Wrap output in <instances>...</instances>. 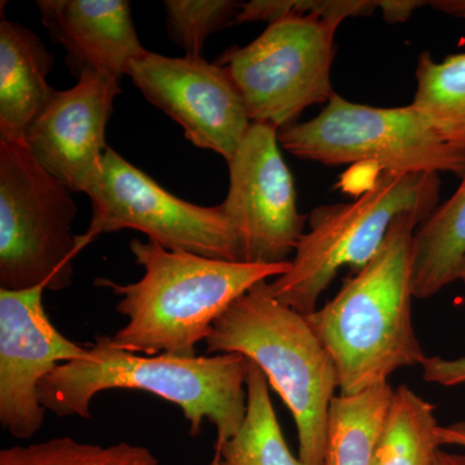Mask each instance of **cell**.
<instances>
[{"label": "cell", "instance_id": "1", "mask_svg": "<svg viewBox=\"0 0 465 465\" xmlns=\"http://www.w3.org/2000/svg\"><path fill=\"white\" fill-rule=\"evenodd\" d=\"M425 219L420 211L397 217L371 262L305 316L335 363L344 396L390 382L427 358L412 322V241Z\"/></svg>", "mask_w": 465, "mask_h": 465}, {"label": "cell", "instance_id": "2", "mask_svg": "<svg viewBox=\"0 0 465 465\" xmlns=\"http://www.w3.org/2000/svg\"><path fill=\"white\" fill-rule=\"evenodd\" d=\"M131 252L145 273L134 283L97 278L96 286L121 296L116 311L127 323L112 338L115 347L143 356L197 357L217 318L232 302L269 278L287 273L291 262L249 264L164 249L133 240Z\"/></svg>", "mask_w": 465, "mask_h": 465}, {"label": "cell", "instance_id": "3", "mask_svg": "<svg viewBox=\"0 0 465 465\" xmlns=\"http://www.w3.org/2000/svg\"><path fill=\"white\" fill-rule=\"evenodd\" d=\"M250 361L238 353L180 358L143 356L115 347L97 335L87 354L61 363L38 388L42 406L52 414L91 419V402L104 391H143L183 410L192 436L204 421L216 427L215 448L231 440L247 410Z\"/></svg>", "mask_w": 465, "mask_h": 465}, {"label": "cell", "instance_id": "4", "mask_svg": "<svg viewBox=\"0 0 465 465\" xmlns=\"http://www.w3.org/2000/svg\"><path fill=\"white\" fill-rule=\"evenodd\" d=\"M207 353H238L252 361L289 407L304 465H324L330 406L339 376L307 318L255 284L213 323Z\"/></svg>", "mask_w": 465, "mask_h": 465}, {"label": "cell", "instance_id": "5", "mask_svg": "<svg viewBox=\"0 0 465 465\" xmlns=\"http://www.w3.org/2000/svg\"><path fill=\"white\" fill-rule=\"evenodd\" d=\"M440 189L439 173L379 171L356 200L314 208L290 271L269 283L274 298L302 316L313 313L342 268L356 274L371 262L397 217L407 211L430 217Z\"/></svg>", "mask_w": 465, "mask_h": 465}, {"label": "cell", "instance_id": "6", "mask_svg": "<svg viewBox=\"0 0 465 465\" xmlns=\"http://www.w3.org/2000/svg\"><path fill=\"white\" fill-rule=\"evenodd\" d=\"M290 154L324 166L375 164L401 173L463 176L465 149L450 143L414 105L375 108L335 94L313 119L278 131Z\"/></svg>", "mask_w": 465, "mask_h": 465}, {"label": "cell", "instance_id": "7", "mask_svg": "<svg viewBox=\"0 0 465 465\" xmlns=\"http://www.w3.org/2000/svg\"><path fill=\"white\" fill-rule=\"evenodd\" d=\"M73 192L24 143L0 142V290L70 287L84 249L73 232Z\"/></svg>", "mask_w": 465, "mask_h": 465}, {"label": "cell", "instance_id": "8", "mask_svg": "<svg viewBox=\"0 0 465 465\" xmlns=\"http://www.w3.org/2000/svg\"><path fill=\"white\" fill-rule=\"evenodd\" d=\"M344 18L309 14L269 24L255 41L219 58L241 92L252 124L281 131L333 94L335 35Z\"/></svg>", "mask_w": 465, "mask_h": 465}, {"label": "cell", "instance_id": "9", "mask_svg": "<svg viewBox=\"0 0 465 465\" xmlns=\"http://www.w3.org/2000/svg\"><path fill=\"white\" fill-rule=\"evenodd\" d=\"M85 194L92 219L81 235L84 247L105 232L134 229L167 250L242 262L237 235L220 204L202 207L180 200L110 146Z\"/></svg>", "mask_w": 465, "mask_h": 465}, {"label": "cell", "instance_id": "10", "mask_svg": "<svg viewBox=\"0 0 465 465\" xmlns=\"http://www.w3.org/2000/svg\"><path fill=\"white\" fill-rule=\"evenodd\" d=\"M228 166V195L220 206L237 235L241 262H290L305 234L308 216L299 211L293 177L281 154L278 130L251 124Z\"/></svg>", "mask_w": 465, "mask_h": 465}, {"label": "cell", "instance_id": "11", "mask_svg": "<svg viewBox=\"0 0 465 465\" xmlns=\"http://www.w3.org/2000/svg\"><path fill=\"white\" fill-rule=\"evenodd\" d=\"M127 75L153 105L182 125L186 139L231 161L249 133L246 104L228 72L203 57L146 52Z\"/></svg>", "mask_w": 465, "mask_h": 465}, {"label": "cell", "instance_id": "12", "mask_svg": "<svg viewBox=\"0 0 465 465\" xmlns=\"http://www.w3.org/2000/svg\"><path fill=\"white\" fill-rule=\"evenodd\" d=\"M45 287L0 290V424L18 440L41 430L47 410L39 384L61 363L87 354L58 331L43 307Z\"/></svg>", "mask_w": 465, "mask_h": 465}, {"label": "cell", "instance_id": "13", "mask_svg": "<svg viewBox=\"0 0 465 465\" xmlns=\"http://www.w3.org/2000/svg\"><path fill=\"white\" fill-rule=\"evenodd\" d=\"M119 94L118 81L85 72L74 87L54 91L27 130L33 157L73 193L85 194L99 176L109 149L106 125Z\"/></svg>", "mask_w": 465, "mask_h": 465}, {"label": "cell", "instance_id": "14", "mask_svg": "<svg viewBox=\"0 0 465 465\" xmlns=\"http://www.w3.org/2000/svg\"><path fill=\"white\" fill-rule=\"evenodd\" d=\"M36 5L76 78L90 72L121 82L130 64L148 52L125 0H38Z\"/></svg>", "mask_w": 465, "mask_h": 465}, {"label": "cell", "instance_id": "15", "mask_svg": "<svg viewBox=\"0 0 465 465\" xmlns=\"http://www.w3.org/2000/svg\"><path fill=\"white\" fill-rule=\"evenodd\" d=\"M54 56L29 27L0 23V142L24 143L30 125L50 103Z\"/></svg>", "mask_w": 465, "mask_h": 465}, {"label": "cell", "instance_id": "16", "mask_svg": "<svg viewBox=\"0 0 465 465\" xmlns=\"http://www.w3.org/2000/svg\"><path fill=\"white\" fill-rule=\"evenodd\" d=\"M465 256V171L445 203L416 228L412 241V286L416 299H430L457 280Z\"/></svg>", "mask_w": 465, "mask_h": 465}, {"label": "cell", "instance_id": "17", "mask_svg": "<svg viewBox=\"0 0 465 465\" xmlns=\"http://www.w3.org/2000/svg\"><path fill=\"white\" fill-rule=\"evenodd\" d=\"M390 382L339 394L330 406L324 465H372L376 442L393 397Z\"/></svg>", "mask_w": 465, "mask_h": 465}, {"label": "cell", "instance_id": "18", "mask_svg": "<svg viewBox=\"0 0 465 465\" xmlns=\"http://www.w3.org/2000/svg\"><path fill=\"white\" fill-rule=\"evenodd\" d=\"M268 385L264 372L250 361L243 423L231 440L215 448L210 464L304 465L300 458L293 457L284 440Z\"/></svg>", "mask_w": 465, "mask_h": 465}, {"label": "cell", "instance_id": "19", "mask_svg": "<svg viewBox=\"0 0 465 465\" xmlns=\"http://www.w3.org/2000/svg\"><path fill=\"white\" fill-rule=\"evenodd\" d=\"M434 406L407 385L394 390L372 465H433L440 445Z\"/></svg>", "mask_w": 465, "mask_h": 465}, {"label": "cell", "instance_id": "20", "mask_svg": "<svg viewBox=\"0 0 465 465\" xmlns=\"http://www.w3.org/2000/svg\"><path fill=\"white\" fill-rule=\"evenodd\" d=\"M412 105L450 143L465 149V54L437 63L430 52H423L416 66Z\"/></svg>", "mask_w": 465, "mask_h": 465}, {"label": "cell", "instance_id": "21", "mask_svg": "<svg viewBox=\"0 0 465 465\" xmlns=\"http://www.w3.org/2000/svg\"><path fill=\"white\" fill-rule=\"evenodd\" d=\"M0 465H159L148 448L119 442L101 446L60 437L0 451Z\"/></svg>", "mask_w": 465, "mask_h": 465}, {"label": "cell", "instance_id": "22", "mask_svg": "<svg viewBox=\"0 0 465 465\" xmlns=\"http://www.w3.org/2000/svg\"><path fill=\"white\" fill-rule=\"evenodd\" d=\"M242 5L232 0H166L168 36L185 56L202 57L213 34L234 25Z\"/></svg>", "mask_w": 465, "mask_h": 465}, {"label": "cell", "instance_id": "23", "mask_svg": "<svg viewBox=\"0 0 465 465\" xmlns=\"http://www.w3.org/2000/svg\"><path fill=\"white\" fill-rule=\"evenodd\" d=\"M424 381L440 387H465V356L458 358L427 357L421 363Z\"/></svg>", "mask_w": 465, "mask_h": 465}, {"label": "cell", "instance_id": "24", "mask_svg": "<svg viewBox=\"0 0 465 465\" xmlns=\"http://www.w3.org/2000/svg\"><path fill=\"white\" fill-rule=\"evenodd\" d=\"M425 5L424 2H409V0H382V16L388 23H402L411 16L416 8Z\"/></svg>", "mask_w": 465, "mask_h": 465}, {"label": "cell", "instance_id": "25", "mask_svg": "<svg viewBox=\"0 0 465 465\" xmlns=\"http://www.w3.org/2000/svg\"><path fill=\"white\" fill-rule=\"evenodd\" d=\"M437 437L440 446H457L465 450V420L439 427Z\"/></svg>", "mask_w": 465, "mask_h": 465}, {"label": "cell", "instance_id": "26", "mask_svg": "<svg viewBox=\"0 0 465 465\" xmlns=\"http://www.w3.org/2000/svg\"><path fill=\"white\" fill-rule=\"evenodd\" d=\"M428 5L450 16L465 18V0H434Z\"/></svg>", "mask_w": 465, "mask_h": 465}, {"label": "cell", "instance_id": "27", "mask_svg": "<svg viewBox=\"0 0 465 465\" xmlns=\"http://www.w3.org/2000/svg\"><path fill=\"white\" fill-rule=\"evenodd\" d=\"M433 465H465V452H450L440 449Z\"/></svg>", "mask_w": 465, "mask_h": 465}, {"label": "cell", "instance_id": "28", "mask_svg": "<svg viewBox=\"0 0 465 465\" xmlns=\"http://www.w3.org/2000/svg\"><path fill=\"white\" fill-rule=\"evenodd\" d=\"M457 280L460 281V282L463 283L465 287V256L464 259L461 260L460 265H459Z\"/></svg>", "mask_w": 465, "mask_h": 465}, {"label": "cell", "instance_id": "29", "mask_svg": "<svg viewBox=\"0 0 465 465\" xmlns=\"http://www.w3.org/2000/svg\"><path fill=\"white\" fill-rule=\"evenodd\" d=\"M210 465H213V464H210Z\"/></svg>", "mask_w": 465, "mask_h": 465}]
</instances>
